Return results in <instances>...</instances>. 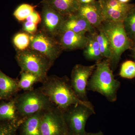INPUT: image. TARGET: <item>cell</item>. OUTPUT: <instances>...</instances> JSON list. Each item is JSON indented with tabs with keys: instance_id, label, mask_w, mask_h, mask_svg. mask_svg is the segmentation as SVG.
<instances>
[{
	"instance_id": "cell-1",
	"label": "cell",
	"mask_w": 135,
	"mask_h": 135,
	"mask_svg": "<svg viewBox=\"0 0 135 135\" xmlns=\"http://www.w3.org/2000/svg\"><path fill=\"white\" fill-rule=\"evenodd\" d=\"M42 83V85L40 88L44 94L52 103L63 112L78 104L84 105L94 109L90 101H83L77 96L71 85L70 79L66 76H48Z\"/></svg>"
},
{
	"instance_id": "cell-2",
	"label": "cell",
	"mask_w": 135,
	"mask_h": 135,
	"mask_svg": "<svg viewBox=\"0 0 135 135\" xmlns=\"http://www.w3.org/2000/svg\"><path fill=\"white\" fill-rule=\"evenodd\" d=\"M120 85V82L114 78L109 59H106L97 62L87 90L98 92L110 102H114L117 100V92Z\"/></svg>"
},
{
	"instance_id": "cell-3",
	"label": "cell",
	"mask_w": 135,
	"mask_h": 135,
	"mask_svg": "<svg viewBox=\"0 0 135 135\" xmlns=\"http://www.w3.org/2000/svg\"><path fill=\"white\" fill-rule=\"evenodd\" d=\"M99 29L104 32L109 40L112 53L109 60L113 70L118 65L123 53L133 49L134 43L126 33L123 22L104 21Z\"/></svg>"
},
{
	"instance_id": "cell-4",
	"label": "cell",
	"mask_w": 135,
	"mask_h": 135,
	"mask_svg": "<svg viewBox=\"0 0 135 135\" xmlns=\"http://www.w3.org/2000/svg\"><path fill=\"white\" fill-rule=\"evenodd\" d=\"M14 98L17 113L20 119H25L55 105L40 88L26 91Z\"/></svg>"
},
{
	"instance_id": "cell-5",
	"label": "cell",
	"mask_w": 135,
	"mask_h": 135,
	"mask_svg": "<svg viewBox=\"0 0 135 135\" xmlns=\"http://www.w3.org/2000/svg\"><path fill=\"white\" fill-rule=\"evenodd\" d=\"M16 59L21 72L34 74L41 83L47 77L49 70L53 65L46 57L29 48L18 51Z\"/></svg>"
},
{
	"instance_id": "cell-6",
	"label": "cell",
	"mask_w": 135,
	"mask_h": 135,
	"mask_svg": "<svg viewBox=\"0 0 135 135\" xmlns=\"http://www.w3.org/2000/svg\"><path fill=\"white\" fill-rule=\"evenodd\" d=\"M63 112L68 134L74 135H85L87 121L95 114L94 109L81 104L73 105Z\"/></svg>"
},
{
	"instance_id": "cell-7",
	"label": "cell",
	"mask_w": 135,
	"mask_h": 135,
	"mask_svg": "<svg viewBox=\"0 0 135 135\" xmlns=\"http://www.w3.org/2000/svg\"><path fill=\"white\" fill-rule=\"evenodd\" d=\"M30 39L29 48L41 53L53 64L63 51L58 41L42 31L30 35Z\"/></svg>"
},
{
	"instance_id": "cell-8",
	"label": "cell",
	"mask_w": 135,
	"mask_h": 135,
	"mask_svg": "<svg viewBox=\"0 0 135 135\" xmlns=\"http://www.w3.org/2000/svg\"><path fill=\"white\" fill-rule=\"evenodd\" d=\"M41 131V135H67L68 129L63 111L55 105L43 111Z\"/></svg>"
},
{
	"instance_id": "cell-9",
	"label": "cell",
	"mask_w": 135,
	"mask_h": 135,
	"mask_svg": "<svg viewBox=\"0 0 135 135\" xmlns=\"http://www.w3.org/2000/svg\"><path fill=\"white\" fill-rule=\"evenodd\" d=\"M95 67L96 64L89 66L77 64L72 71L71 85L77 96L83 101H89L87 95V85Z\"/></svg>"
},
{
	"instance_id": "cell-10",
	"label": "cell",
	"mask_w": 135,
	"mask_h": 135,
	"mask_svg": "<svg viewBox=\"0 0 135 135\" xmlns=\"http://www.w3.org/2000/svg\"><path fill=\"white\" fill-rule=\"evenodd\" d=\"M104 21L123 22L135 9V5L123 3L117 0H98Z\"/></svg>"
},
{
	"instance_id": "cell-11",
	"label": "cell",
	"mask_w": 135,
	"mask_h": 135,
	"mask_svg": "<svg viewBox=\"0 0 135 135\" xmlns=\"http://www.w3.org/2000/svg\"><path fill=\"white\" fill-rule=\"evenodd\" d=\"M41 17L42 31L54 38L58 36L66 16L44 3Z\"/></svg>"
},
{
	"instance_id": "cell-12",
	"label": "cell",
	"mask_w": 135,
	"mask_h": 135,
	"mask_svg": "<svg viewBox=\"0 0 135 135\" xmlns=\"http://www.w3.org/2000/svg\"><path fill=\"white\" fill-rule=\"evenodd\" d=\"M58 41L63 50H73L84 49L88 38L86 34L77 33L66 31L60 33Z\"/></svg>"
},
{
	"instance_id": "cell-13",
	"label": "cell",
	"mask_w": 135,
	"mask_h": 135,
	"mask_svg": "<svg viewBox=\"0 0 135 135\" xmlns=\"http://www.w3.org/2000/svg\"><path fill=\"white\" fill-rule=\"evenodd\" d=\"M66 31L85 34H93L96 32L95 29L84 17L76 13L66 17L60 33Z\"/></svg>"
},
{
	"instance_id": "cell-14",
	"label": "cell",
	"mask_w": 135,
	"mask_h": 135,
	"mask_svg": "<svg viewBox=\"0 0 135 135\" xmlns=\"http://www.w3.org/2000/svg\"><path fill=\"white\" fill-rule=\"evenodd\" d=\"M76 13L84 17L95 29H99L104 22L101 6L98 0L91 4L80 5Z\"/></svg>"
},
{
	"instance_id": "cell-15",
	"label": "cell",
	"mask_w": 135,
	"mask_h": 135,
	"mask_svg": "<svg viewBox=\"0 0 135 135\" xmlns=\"http://www.w3.org/2000/svg\"><path fill=\"white\" fill-rule=\"evenodd\" d=\"M43 112L25 118L20 126V135H41V121Z\"/></svg>"
},
{
	"instance_id": "cell-16",
	"label": "cell",
	"mask_w": 135,
	"mask_h": 135,
	"mask_svg": "<svg viewBox=\"0 0 135 135\" xmlns=\"http://www.w3.org/2000/svg\"><path fill=\"white\" fill-rule=\"evenodd\" d=\"M20 89L18 81L9 77L0 70V99H10Z\"/></svg>"
},
{
	"instance_id": "cell-17",
	"label": "cell",
	"mask_w": 135,
	"mask_h": 135,
	"mask_svg": "<svg viewBox=\"0 0 135 135\" xmlns=\"http://www.w3.org/2000/svg\"><path fill=\"white\" fill-rule=\"evenodd\" d=\"M43 3L66 17L75 14L80 7L77 0H46Z\"/></svg>"
},
{
	"instance_id": "cell-18",
	"label": "cell",
	"mask_w": 135,
	"mask_h": 135,
	"mask_svg": "<svg viewBox=\"0 0 135 135\" xmlns=\"http://www.w3.org/2000/svg\"><path fill=\"white\" fill-rule=\"evenodd\" d=\"M88 36V40L86 46L84 48L83 54L88 60L100 61L103 58L100 51L99 44L93 34Z\"/></svg>"
},
{
	"instance_id": "cell-19",
	"label": "cell",
	"mask_w": 135,
	"mask_h": 135,
	"mask_svg": "<svg viewBox=\"0 0 135 135\" xmlns=\"http://www.w3.org/2000/svg\"><path fill=\"white\" fill-rule=\"evenodd\" d=\"M19 119H21L17 113L15 98L11 99L8 102L0 103V121L15 120Z\"/></svg>"
},
{
	"instance_id": "cell-20",
	"label": "cell",
	"mask_w": 135,
	"mask_h": 135,
	"mask_svg": "<svg viewBox=\"0 0 135 135\" xmlns=\"http://www.w3.org/2000/svg\"><path fill=\"white\" fill-rule=\"evenodd\" d=\"M98 30V33L95 32L93 35L99 44L100 51L103 57L110 60L112 56V53L109 40L101 29H99Z\"/></svg>"
},
{
	"instance_id": "cell-21",
	"label": "cell",
	"mask_w": 135,
	"mask_h": 135,
	"mask_svg": "<svg viewBox=\"0 0 135 135\" xmlns=\"http://www.w3.org/2000/svg\"><path fill=\"white\" fill-rule=\"evenodd\" d=\"M21 77L18 81V86L20 89L29 91L33 89L34 84L37 82H41L37 76L31 73L20 72Z\"/></svg>"
},
{
	"instance_id": "cell-22",
	"label": "cell",
	"mask_w": 135,
	"mask_h": 135,
	"mask_svg": "<svg viewBox=\"0 0 135 135\" xmlns=\"http://www.w3.org/2000/svg\"><path fill=\"white\" fill-rule=\"evenodd\" d=\"M21 123L20 120L0 121V135H16Z\"/></svg>"
},
{
	"instance_id": "cell-23",
	"label": "cell",
	"mask_w": 135,
	"mask_h": 135,
	"mask_svg": "<svg viewBox=\"0 0 135 135\" xmlns=\"http://www.w3.org/2000/svg\"><path fill=\"white\" fill-rule=\"evenodd\" d=\"M123 23L126 33L134 43L135 42V9L128 15Z\"/></svg>"
},
{
	"instance_id": "cell-24",
	"label": "cell",
	"mask_w": 135,
	"mask_h": 135,
	"mask_svg": "<svg viewBox=\"0 0 135 135\" xmlns=\"http://www.w3.org/2000/svg\"><path fill=\"white\" fill-rule=\"evenodd\" d=\"M13 42L18 50H25L29 48L30 46V35L26 33H18L14 36Z\"/></svg>"
},
{
	"instance_id": "cell-25",
	"label": "cell",
	"mask_w": 135,
	"mask_h": 135,
	"mask_svg": "<svg viewBox=\"0 0 135 135\" xmlns=\"http://www.w3.org/2000/svg\"><path fill=\"white\" fill-rule=\"evenodd\" d=\"M35 8L34 6L29 4H22L15 10L13 15L18 21H23L34 11Z\"/></svg>"
},
{
	"instance_id": "cell-26",
	"label": "cell",
	"mask_w": 135,
	"mask_h": 135,
	"mask_svg": "<svg viewBox=\"0 0 135 135\" xmlns=\"http://www.w3.org/2000/svg\"><path fill=\"white\" fill-rule=\"evenodd\" d=\"M119 75L123 78L132 79L135 77V62L127 60L122 65Z\"/></svg>"
},
{
	"instance_id": "cell-27",
	"label": "cell",
	"mask_w": 135,
	"mask_h": 135,
	"mask_svg": "<svg viewBox=\"0 0 135 135\" xmlns=\"http://www.w3.org/2000/svg\"><path fill=\"white\" fill-rule=\"evenodd\" d=\"M23 29L27 33L33 34L37 32V25L32 22L26 21L23 25Z\"/></svg>"
},
{
	"instance_id": "cell-28",
	"label": "cell",
	"mask_w": 135,
	"mask_h": 135,
	"mask_svg": "<svg viewBox=\"0 0 135 135\" xmlns=\"http://www.w3.org/2000/svg\"><path fill=\"white\" fill-rule=\"evenodd\" d=\"M26 20V21L32 22L37 25L41 23V17L38 12L35 10L32 14L27 17Z\"/></svg>"
},
{
	"instance_id": "cell-29",
	"label": "cell",
	"mask_w": 135,
	"mask_h": 135,
	"mask_svg": "<svg viewBox=\"0 0 135 135\" xmlns=\"http://www.w3.org/2000/svg\"><path fill=\"white\" fill-rule=\"evenodd\" d=\"M80 5H88L97 1V0H77Z\"/></svg>"
},
{
	"instance_id": "cell-30",
	"label": "cell",
	"mask_w": 135,
	"mask_h": 135,
	"mask_svg": "<svg viewBox=\"0 0 135 135\" xmlns=\"http://www.w3.org/2000/svg\"><path fill=\"white\" fill-rule=\"evenodd\" d=\"M85 135H104L102 131H100L97 133H87Z\"/></svg>"
},
{
	"instance_id": "cell-31",
	"label": "cell",
	"mask_w": 135,
	"mask_h": 135,
	"mask_svg": "<svg viewBox=\"0 0 135 135\" xmlns=\"http://www.w3.org/2000/svg\"><path fill=\"white\" fill-rule=\"evenodd\" d=\"M117 1L123 3H128L131 0H117Z\"/></svg>"
},
{
	"instance_id": "cell-32",
	"label": "cell",
	"mask_w": 135,
	"mask_h": 135,
	"mask_svg": "<svg viewBox=\"0 0 135 135\" xmlns=\"http://www.w3.org/2000/svg\"><path fill=\"white\" fill-rule=\"evenodd\" d=\"M131 50H132L133 51V57H134L135 60V49L133 48Z\"/></svg>"
},
{
	"instance_id": "cell-33",
	"label": "cell",
	"mask_w": 135,
	"mask_h": 135,
	"mask_svg": "<svg viewBox=\"0 0 135 135\" xmlns=\"http://www.w3.org/2000/svg\"><path fill=\"white\" fill-rule=\"evenodd\" d=\"M135 48V42H134V46H133V49Z\"/></svg>"
},
{
	"instance_id": "cell-34",
	"label": "cell",
	"mask_w": 135,
	"mask_h": 135,
	"mask_svg": "<svg viewBox=\"0 0 135 135\" xmlns=\"http://www.w3.org/2000/svg\"><path fill=\"white\" fill-rule=\"evenodd\" d=\"M67 135H74L71 134H68Z\"/></svg>"
},
{
	"instance_id": "cell-35",
	"label": "cell",
	"mask_w": 135,
	"mask_h": 135,
	"mask_svg": "<svg viewBox=\"0 0 135 135\" xmlns=\"http://www.w3.org/2000/svg\"><path fill=\"white\" fill-rule=\"evenodd\" d=\"M0 100H1V99H0Z\"/></svg>"
}]
</instances>
